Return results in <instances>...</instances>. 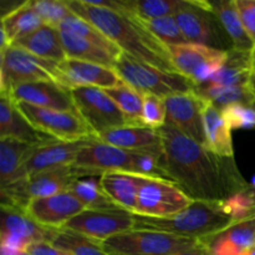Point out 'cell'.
Wrapping results in <instances>:
<instances>
[{"instance_id": "7bdbcfd3", "label": "cell", "mask_w": 255, "mask_h": 255, "mask_svg": "<svg viewBox=\"0 0 255 255\" xmlns=\"http://www.w3.org/2000/svg\"><path fill=\"white\" fill-rule=\"evenodd\" d=\"M26 252L30 255H71L70 253H67V252L56 248L51 243H46V242L31 244L26 249Z\"/></svg>"}, {"instance_id": "d6a6232c", "label": "cell", "mask_w": 255, "mask_h": 255, "mask_svg": "<svg viewBox=\"0 0 255 255\" xmlns=\"http://www.w3.org/2000/svg\"><path fill=\"white\" fill-rule=\"evenodd\" d=\"M196 92L202 99L213 104L219 111L233 104H243L252 106V104L255 101L248 86L227 87L207 82V84L196 87Z\"/></svg>"}, {"instance_id": "7dc6e473", "label": "cell", "mask_w": 255, "mask_h": 255, "mask_svg": "<svg viewBox=\"0 0 255 255\" xmlns=\"http://www.w3.org/2000/svg\"><path fill=\"white\" fill-rule=\"evenodd\" d=\"M249 184H251V187H252V188H253V189H255V176L253 177V178H252L251 183H249Z\"/></svg>"}, {"instance_id": "5bb4252c", "label": "cell", "mask_w": 255, "mask_h": 255, "mask_svg": "<svg viewBox=\"0 0 255 255\" xmlns=\"http://www.w3.org/2000/svg\"><path fill=\"white\" fill-rule=\"evenodd\" d=\"M136 153L105 143L97 137L80 149L72 166L84 177H100L106 172H129L136 174Z\"/></svg>"}, {"instance_id": "f1b7e54d", "label": "cell", "mask_w": 255, "mask_h": 255, "mask_svg": "<svg viewBox=\"0 0 255 255\" xmlns=\"http://www.w3.org/2000/svg\"><path fill=\"white\" fill-rule=\"evenodd\" d=\"M60 35H61V41L64 45L65 52H66V56L69 59L94 62V64L104 65V66L115 69V65L119 59L114 56L111 52L106 51L97 45L86 41L82 37L71 34V32L60 30Z\"/></svg>"}, {"instance_id": "b9f144b4", "label": "cell", "mask_w": 255, "mask_h": 255, "mask_svg": "<svg viewBox=\"0 0 255 255\" xmlns=\"http://www.w3.org/2000/svg\"><path fill=\"white\" fill-rule=\"evenodd\" d=\"M236 5L244 29L255 45V0H236Z\"/></svg>"}, {"instance_id": "ac0fdd59", "label": "cell", "mask_w": 255, "mask_h": 255, "mask_svg": "<svg viewBox=\"0 0 255 255\" xmlns=\"http://www.w3.org/2000/svg\"><path fill=\"white\" fill-rule=\"evenodd\" d=\"M167 110L166 124L176 127L197 143L206 144V133L203 125V105L196 90L187 94L173 95L164 99Z\"/></svg>"}, {"instance_id": "2e32d148", "label": "cell", "mask_w": 255, "mask_h": 255, "mask_svg": "<svg viewBox=\"0 0 255 255\" xmlns=\"http://www.w3.org/2000/svg\"><path fill=\"white\" fill-rule=\"evenodd\" d=\"M96 138L97 136L79 139V141H57L55 139L49 143L37 144L30 153L29 158L20 167L15 182L22 181V179L40 173V172L65 166H72L80 149L89 146Z\"/></svg>"}, {"instance_id": "30bf717a", "label": "cell", "mask_w": 255, "mask_h": 255, "mask_svg": "<svg viewBox=\"0 0 255 255\" xmlns=\"http://www.w3.org/2000/svg\"><path fill=\"white\" fill-rule=\"evenodd\" d=\"M193 199L168 179L144 177L137 197L136 213L151 218H168L184 211Z\"/></svg>"}, {"instance_id": "e575fe53", "label": "cell", "mask_w": 255, "mask_h": 255, "mask_svg": "<svg viewBox=\"0 0 255 255\" xmlns=\"http://www.w3.org/2000/svg\"><path fill=\"white\" fill-rule=\"evenodd\" d=\"M59 30L77 35V36L82 37V39L86 40V41L92 42V44L97 45V46H100L101 49L111 52V54L114 55V56H116L117 59L121 56L122 50L120 49L114 41H111L106 35L102 34L96 26H94V25L90 24L89 21H86V20L82 19V17L77 16V15L72 14L71 16H69L66 20H64V21L61 22V25L59 26Z\"/></svg>"}, {"instance_id": "d6986e66", "label": "cell", "mask_w": 255, "mask_h": 255, "mask_svg": "<svg viewBox=\"0 0 255 255\" xmlns=\"http://www.w3.org/2000/svg\"><path fill=\"white\" fill-rule=\"evenodd\" d=\"M85 206L70 191L45 198L31 199L26 207V213L50 229H61L70 219L85 211Z\"/></svg>"}, {"instance_id": "9a60e30c", "label": "cell", "mask_w": 255, "mask_h": 255, "mask_svg": "<svg viewBox=\"0 0 255 255\" xmlns=\"http://www.w3.org/2000/svg\"><path fill=\"white\" fill-rule=\"evenodd\" d=\"M61 229L72 231L104 243L111 237L134 229L133 214L126 211L85 209L70 219Z\"/></svg>"}, {"instance_id": "3957f363", "label": "cell", "mask_w": 255, "mask_h": 255, "mask_svg": "<svg viewBox=\"0 0 255 255\" xmlns=\"http://www.w3.org/2000/svg\"><path fill=\"white\" fill-rule=\"evenodd\" d=\"M134 229L157 231L183 238L206 241L233 226L223 201H193L184 211L168 218L133 214Z\"/></svg>"}, {"instance_id": "8d00e7d4", "label": "cell", "mask_w": 255, "mask_h": 255, "mask_svg": "<svg viewBox=\"0 0 255 255\" xmlns=\"http://www.w3.org/2000/svg\"><path fill=\"white\" fill-rule=\"evenodd\" d=\"M148 31L162 42L164 46H176L186 44V37L182 34L174 16L158 17L153 20H141Z\"/></svg>"}, {"instance_id": "7402d4cb", "label": "cell", "mask_w": 255, "mask_h": 255, "mask_svg": "<svg viewBox=\"0 0 255 255\" xmlns=\"http://www.w3.org/2000/svg\"><path fill=\"white\" fill-rule=\"evenodd\" d=\"M105 143L132 152H148L162 156V138L156 129L146 126H122L110 129L99 136Z\"/></svg>"}, {"instance_id": "cb8c5ba5", "label": "cell", "mask_w": 255, "mask_h": 255, "mask_svg": "<svg viewBox=\"0 0 255 255\" xmlns=\"http://www.w3.org/2000/svg\"><path fill=\"white\" fill-rule=\"evenodd\" d=\"M44 25L31 0L17 5L1 17V46H10Z\"/></svg>"}, {"instance_id": "f35d334b", "label": "cell", "mask_w": 255, "mask_h": 255, "mask_svg": "<svg viewBox=\"0 0 255 255\" xmlns=\"http://www.w3.org/2000/svg\"><path fill=\"white\" fill-rule=\"evenodd\" d=\"M32 5L44 24L50 26L59 27L64 20L74 14L66 0H36L32 1Z\"/></svg>"}, {"instance_id": "bcb514c9", "label": "cell", "mask_w": 255, "mask_h": 255, "mask_svg": "<svg viewBox=\"0 0 255 255\" xmlns=\"http://www.w3.org/2000/svg\"><path fill=\"white\" fill-rule=\"evenodd\" d=\"M251 64H252V67H253V71H255V45L251 52Z\"/></svg>"}, {"instance_id": "ab89813d", "label": "cell", "mask_w": 255, "mask_h": 255, "mask_svg": "<svg viewBox=\"0 0 255 255\" xmlns=\"http://www.w3.org/2000/svg\"><path fill=\"white\" fill-rule=\"evenodd\" d=\"M221 112L231 131L242 128L249 129L255 127V110L253 106L233 104L224 107Z\"/></svg>"}, {"instance_id": "c3c4849f", "label": "cell", "mask_w": 255, "mask_h": 255, "mask_svg": "<svg viewBox=\"0 0 255 255\" xmlns=\"http://www.w3.org/2000/svg\"><path fill=\"white\" fill-rule=\"evenodd\" d=\"M246 255H255V247H254L253 249H252L251 252H248V253H247Z\"/></svg>"}, {"instance_id": "277c9868", "label": "cell", "mask_w": 255, "mask_h": 255, "mask_svg": "<svg viewBox=\"0 0 255 255\" xmlns=\"http://www.w3.org/2000/svg\"><path fill=\"white\" fill-rule=\"evenodd\" d=\"M115 70L128 85L143 95H154L161 99L196 90V85L178 72H169L142 62L122 52Z\"/></svg>"}, {"instance_id": "44dd1931", "label": "cell", "mask_w": 255, "mask_h": 255, "mask_svg": "<svg viewBox=\"0 0 255 255\" xmlns=\"http://www.w3.org/2000/svg\"><path fill=\"white\" fill-rule=\"evenodd\" d=\"M0 138H14L30 144L55 141L27 121L9 94H0Z\"/></svg>"}, {"instance_id": "52a82bcc", "label": "cell", "mask_w": 255, "mask_h": 255, "mask_svg": "<svg viewBox=\"0 0 255 255\" xmlns=\"http://www.w3.org/2000/svg\"><path fill=\"white\" fill-rule=\"evenodd\" d=\"M173 16L187 42L226 51L233 49L231 39L213 12L209 1L191 0L188 6L179 10Z\"/></svg>"}, {"instance_id": "f546056e", "label": "cell", "mask_w": 255, "mask_h": 255, "mask_svg": "<svg viewBox=\"0 0 255 255\" xmlns=\"http://www.w3.org/2000/svg\"><path fill=\"white\" fill-rule=\"evenodd\" d=\"M107 95L119 106L126 119L127 126H144L143 100L144 95L132 87L124 80L117 86L105 90Z\"/></svg>"}, {"instance_id": "8fae6325", "label": "cell", "mask_w": 255, "mask_h": 255, "mask_svg": "<svg viewBox=\"0 0 255 255\" xmlns=\"http://www.w3.org/2000/svg\"><path fill=\"white\" fill-rule=\"evenodd\" d=\"M60 229H50L35 222L26 211L19 207L1 204L0 248L15 253L26 252L34 243H51Z\"/></svg>"}, {"instance_id": "ba28073f", "label": "cell", "mask_w": 255, "mask_h": 255, "mask_svg": "<svg viewBox=\"0 0 255 255\" xmlns=\"http://www.w3.org/2000/svg\"><path fill=\"white\" fill-rule=\"evenodd\" d=\"M0 94H9L14 87L39 81H55L57 62L47 61L26 50L10 45L0 49Z\"/></svg>"}, {"instance_id": "d590c367", "label": "cell", "mask_w": 255, "mask_h": 255, "mask_svg": "<svg viewBox=\"0 0 255 255\" xmlns=\"http://www.w3.org/2000/svg\"><path fill=\"white\" fill-rule=\"evenodd\" d=\"M51 244L71 255H110L102 243L72 231L60 229Z\"/></svg>"}, {"instance_id": "ee69618b", "label": "cell", "mask_w": 255, "mask_h": 255, "mask_svg": "<svg viewBox=\"0 0 255 255\" xmlns=\"http://www.w3.org/2000/svg\"><path fill=\"white\" fill-rule=\"evenodd\" d=\"M176 255H212L211 251H209L208 247L203 243V242H199L196 247L188 249V251L181 252V253Z\"/></svg>"}, {"instance_id": "74e56055", "label": "cell", "mask_w": 255, "mask_h": 255, "mask_svg": "<svg viewBox=\"0 0 255 255\" xmlns=\"http://www.w3.org/2000/svg\"><path fill=\"white\" fill-rule=\"evenodd\" d=\"M217 236L228 241L241 254H247L255 247V218L234 223Z\"/></svg>"}, {"instance_id": "484cf974", "label": "cell", "mask_w": 255, "mask_h": 255, "mask_svg": "<svg viewBox=\"0 0 255 255\" xmlns=\"http://www.w3.org/2000/svg\"><path fill=\"white\" fill-rule=\"evenodd\" d=\"M203 125L206 133L204 147L219 157L234 158L231 128L224 121L222 112L207 100L203 105Z\"/></svg>"}, {"instance_id": "8992f818", "label": "cell", "mask_w": 255, "mask_h": 255, "mask_svg": "<svg viewBox=\"0 0 255 255\" xmlns=\"http://www.w3.org/2000/svg\"><path fill=\"white\" fill-rule=\"evenodd\" d=\"M81 177L84 174L74 166L40 172L1 188V204L26 209L31 199L45 198L69 191L72 183Z\"/></svg>"}, {"instance_id": "e0dca14e", "label": "cell", "mask_w": 255, "mask_h": 255, "mask_svg": "<svg viewBox=\"0 0 255 255\" xmlns=\"http://www.w3.org/2000/svg\"><path fill=\"white\" fill-rule=\"evenodd\" d=\"M54 79L69 90L77 87H100L106 90L121 82V77L112 67L69 57L56 65Z\"/></svg>"}, {"instance_id": "f6af8a7d", "label": "cell", "mask_w": 255, "mask_h": 255, "mask_svg": "<svg viewBox=\"0 0 255 255\" xmlns=\"http://www.w3.org/2000/svg\"><path fill=\"white\" fill-rule=\"evenodd\" d=\"M248 89L255 99V71L252 72L251 79H249V82H248Z\"/></svg>"}, {"instance_id": "d4e9b609", "label": "cell", "mask_w": 255, "mask_h": 255, "mask_svg": "<svg viewBox=\"0 0 255 255\" xmlns=\"http://www.w3.org/2000/svg\"><path fill=\"white\" fill-rule=\"evenodd\" d=\"M14 46L26 50L30 54L52 62H61L67 59L61 41L59 27L42 25L27 36L14 42Z\"/></svg>"}, {"instance_id": "7a4b0ae2", "label": "cell", "mask_w": 255, "mask_h": 255, "mask_svg": "<svg viewBox=\"0 0 255 255\" xmlns=\"http://www.w3.org/2000/svg\"><path fill=\"white\" fill-rule=\"evenodd\" d=\"M66 2L75 15L96 26L122 52L164 71L177 72L168 47L157 40L141 20L129 14L122 1H120L121 11H115L91 0H66Z\"/></svg>"}, {"instance_id": "6da1fadb", "label": "cell", "mask_w": 255, "mask_h": 255, "mask_svg": "<svg viewBox=\"0 0 255 255\" xmlns=\"http://www.w3.org/2000/svg\"><path fill=\"white\" fill-rule=\"evenodd\" d=\"M158 132L163 148L162 169L193 201H224L249 187L234 158L212 153L168 124Z\"/></svg>"}, {"instance_id": "60d3db41", "label": "cell", "mask_w": 255, "mask_h": 255, "mask_svg": "<svg viewBox=\"0 0 255 255\" xmlns=\"http://www.w3.org/2000/svg\"><path fill=\"white\" fill-rule=\"evenodd\" d=\"M167 121V110L164 99H161L154 95H144L143 100V122L144 126L148 128L156 129L166 125Z\"/></svg>"}, {"instance_id": "5b68a950", "label": "cell", "mask_w": 255, "mask_h": 255, "mask_svg": "<svg viewBox=\"0 0 255 255\" xmlns=\"http://www.w3.org/2000/svg\"><path fill=\"white\" fill-rule=\"evenodd\" d=\"M199 242L164 232L132 229L111 237L102 247L109 254L117 255H176L193 248Z\"/></svg>"}, {"instance_id": "7c38bea8", "label": "cell", "mask_w": 255, "mask_h": 255, "mask_svg": "<svg viewBox=\"0 0 255 255\" xmlns=\"http://www.w3.org/2000/svg\"><path fill=\"white\" fill-rule=\"evenodd\" d=\"M72 100L81 119L95 136L117 127L127 126L126 119L114 100L100 87H77L71 90Z\"/></svg>"}, {"instance_id": "681fc988", "label": "cell", "mask_w": 255, "mask_h": 255, "mask_svg": "<svg viewBox=\"0 0 255 255\" xmlns=\"http://www.w3.org/2000/svg\"><path fill=\"white\" fill-rule=\"evenodd\" d=\"M19 255H30V254L27 253V252H22V253H20Z\"/></svg>"}, {"instance_id": "ffe728a7", "label": "cell", "mask_w": 255, "mask_h": 255, "mask_svg": "<svg viewBox=\"0 0 255 255\" xmlns=\"http://www.w3.org/2000/svg\"><path fill=\"white\" fill-rule=\"evenodd\" d=\"M10 96L15 102H25L42 109L79 114L72 100L71 90L56 81H39L14 87Z\"/></svg>"}, {"instance_id": "603a6c76", "label": "cell", "mask_w": 255, "mask_h": 255, "mask_svg": "<svg viewBox=\"0 0 255 255\" xmlns=\"http://www.w3.org/2000/svg\"><path fill=\"white\" fill-rule=\"evenodd\" d=\"M144 176L129 172H106L100 176L101 188L124 211L136 213L137 197Z\"/></svg>"}, {"instance_id": "4dcf8cb0", "label": "cell", "mask_w": 255, "mask_h": 255, "mask_svg": "<svg viewBox=\"0 0 255 255\" xmlns=\"http://www.w3.org/2000/svg\"><path fill=\"white\" fill-rule=\"evenodd\" d=\"M253 72L251 64V52H239L232 49L227 64L209 80L219 86H248Z\"/></svg>"}, {"instance_id": "4316f807", "label": "cell", "mask_w": 255, "mask_h": 255, "mask_svg": "<svg viewBox=\"0 0 255 255\" xmlns=\"http://www.w3.org/2000/svg\"><path fill=\"white\" fill-rule=\"evenodd\" d=\"M211 4L213 12L218 17L224 31L227 32L233 44V50L239 52H252L254 42L244 29L237 9L236 0H219Z\"/></svg>"}, {"instance_id": "1f68e13d", "label": "cell", "mask_w": 255, "mask_h": 255, "mask_svg": "<svg viewBox=\"0 0 255 255\" xmlns=\"http://www.w3.org/2000/svg\"><path fill=\"white\" fill-rule=\"evenodd\" d=\"M86 209L95 211H124L111 201L109 196L102 191L100 177H86L79 178L72 183L69 189Z\"/></svg>"}, {"instance_id": "83f0119b", "label": "cell", "mask_w": 255, "mask_h": 255, "mask_svg": "<svg viewBox=\"0 0 255 255\" xmlns=\"http://www.w3.org/2000/svg\"><path fill=\"white\" fill-rule=\"evenodd\" d=\"M37 144L25 143L14 138H0V184L1 188L15 182L20 167L29 158Z\"/></svg>"}, {"instance_id": "816d5d0a", "label": "cell", "mask_w": 255, "mask_h": 255, "mask_svg": "<svg viewBox=\"0 0 255 255\" xmlns=\"http://www.w3.org/2000/svg\"><path fill=\"white\" fill-rule=\"evenodd\" d=\"M110 255H117V254H110Z\"/></svg>"}, {"instance_id": "9c48e42d", "label": "cell", "mask_w": 255, "mask_h": 255, "mask_svg": "<svg viewBox=\"0 0 255 255\" xmlns=\"http://www.w3.org/2000/svg\"><path fill=\"white\" fill-rule=\"evenodd\" d=\"M172 64L178 74L191 80L196 87L207 84L227 64L229 51L206 45L186 42L168 47Z\"/></svg>"}, {"instance_id": "4fadbf2b", "label": "cell", "mask_w": 255, "mask_h": 255, "mask_svg": "<svg viewBox=\"0 0 255 255\" xmlns=\"http://www.w3.org/2000/svg\"><path fill=\"white\" fill-rule=\"evenodd\" d=\"M15 104L35 128L57 141H79L95 136L79 114L42 109L25 102Z\"/></svg>"}, {"instance_id": "f907efd6", "label": "cell", "mask_w": 255, "mask_h": 255, "mask_svg": "<svg viewBox=\"0 0 255 255\" xmlns=\"http://www.w3.org/2000/svg\"><path fill=\"white\" fill-rule=\"evenodd\" d=\"M252 106H253V109H254V110H255V101H254V102H253V104H252Z\"/></svg>"}, {"instance_id": "836d02e7", "label": "cell", "mask_w": 255, "mask_h": 255, "mask_svg": "<svg viewBox=\"0 0 255 255\" xmlns=\"http://www.w3.org/2000/svg\"><path fill=\"white\" fill-rule=\"evenodd\" d=\"M187 0H125L124 6L131 15L139 20H153L173 16L179 10L188 6Z\"/></svg>"}]
</instances>
